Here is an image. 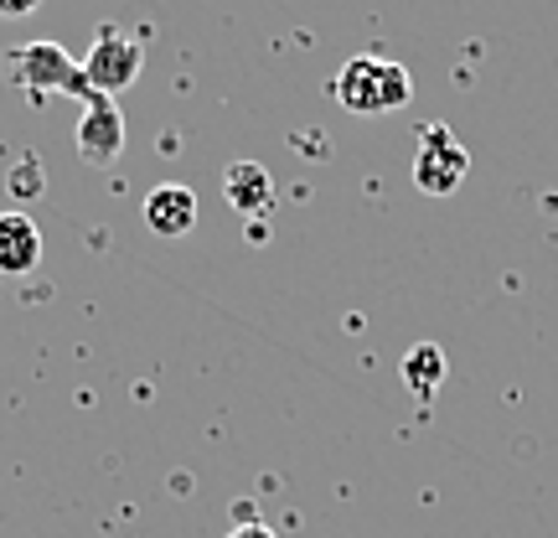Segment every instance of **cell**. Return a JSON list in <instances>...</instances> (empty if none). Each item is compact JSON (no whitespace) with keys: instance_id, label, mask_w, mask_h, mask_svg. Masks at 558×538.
I'll return each instance as SVG.
<instances>
[{"instance_id":"1","label":"cell","mask_w":558,"mask_h":538,"mask_svg":"<svg viewBox=\"0 0 558 538\" xmlns=\"http://www.w3.org/2000/svg\"><path fill=\"white\" fill-rule=\"evenodd\" d=\"M331 94L347 115H393L414 99V79L403 62L383 58V52H362L337 73Z\"/></svg>"},{"instance_id":"2","label":"cell","mask_w":558,"mask_h":538,"mask_svg":"<svg viewBox=\"0 0 558 538\" xmlns=\"http://www.w3.org/2000/svg\"><path fill=\"white\" fill-rule=\"evenodd\" d=\"M5 68H11V83L32 88V94H41V88H58V94H78L83 104L99 99V88L88 83L83 62L68 58L58 41H32V47L5 52Z\"/></svg>"},{"instance_id":"3","label":"cell","mask_w":558,"mask_h":538,"mask_svg":"<svg viewBox=\"0 0 558 538\" xmlns=\"http://www.w3.org/2000/svg\"><path fill=\"white\" fill-rule=\"evenodd\" d=\"M140 62H145V47H140L130 32L99 26V37H94L88 58H83V73H88V83L99 88L104 99H114V94H124V88L140 79Z\"/></svg>"},{"instance_id":"4","label":"cell","mask_w":558,"mask_h":538,"mask_svg":"<svg viewBox=\"0 0 558 538\" xmlns=\"http://www.w3.org/2000/svg\"><path fill=\"white\" fill-rule=\"evenodd\" d=\"M471 171V156L445 124H424V140H418V156H414V187L429 192V198H450L460 181Z\"/></svg>"},{"instance_id":"5","label":"cell","mask_w":558,"mask_h":538,"mask_svg":"<svg viewBox=\"0 0 558 538\" xmlns=\"http://www.w3.org/2000/svg\"><path fill=\"white\" fill-rule=\"evenodd\" d=\"M124 151V115L114 109V99H94L83 104V124H78V156L88 166H109Z\"/></svg>"},{"instance_id":"6","label":"cell","mask_w":558,"mask_h":538,"mask_svg":"<svg viewBox=\"0 0 558 538\" xmlns=\"http://www.w3.org/2000/svg\"><path fill=\"white\" fill-rule=\"evenodd\" d=\"M192 223H197V192H192V187L166 181V187H156V192L145 198V228L160 234V239L192 234Z\"/></svg>"},{"instance_id":"7","label":"cell","mask_w":558,"mask_h":538,"mask_svg":"<svg viewBox=\"0 0 558 538\" xmlns=\"http://www.w3.org/2000/svg\"><path fill=\"white\" fill-rule=\"evenodd\" d=\"M41 264V234L26 213H0V275H32Z\"/></svg>"},{"instance_id":"8","label":"cell","mask_w":558,"mask_h":538,"mask_svg":"<svg viewBox=\"0 0 558 538\" xmlns=\"http://www.w3.org/2000/svg\"><path fill=\"white\" fill-rule=\"evenodd\" d=\"M222 192H228V207H239L243 218H264L269 202H275V181L259 160H239L222 171Z\"/></svg>"},{"instance_id":"9","label":"cell","mask_w":558,"mask_h":538,"mask_svg":"<svg viewBox=\"0 0 558 538\" xmlns=\"http://www.w3.org/2000/svg\"><path fill=\"white\" fill-rule=\"evenodd\" d=\"M403 383L414 388L418 399H429L439 383H445V352H439V347H429V342H424V347H414V352L403 358Z\"/></svg>"},{"instance_id":"10","label":"cell","mask_w":558,"mask_h":538,"mask_svg":"<svg viewBox=\"0 0 558 538\" xmlns=\"http://www.w3.org/2000/svg\"><path fill=\"white\" fill-rule=\"evenodd\" d=\"M11 192H16V202L37 198V192H41V166H37V160H21V171L11 177Z\"/></svg>"},{"instance_id":"11","label":"cell","mask_w":558,"mask_h":538,"mask_svg":"<svg viewBox=\"0 0 558 538\" xmlns=\"http://www.w3.org/2000/svg\"><path fill=\"white\" fill-rule=\"evenodd\" d=\"M41 0H0V21H16V16H32Z\"/></svg>"},{"instance_id":"12","label":"cell","mask_w":558,"mask_h":538,"mask_svg":"<svg viewBox=\"0 0 558 538\" xmlns=\"http://www.w3.org/2000/svg\"><path fill=\"white\" fill-rule=\"evenodd\" d=\"M228 538H275V534H269L264 523H243V528H233V534H228Z\"/></svg>"}]
</instances>
